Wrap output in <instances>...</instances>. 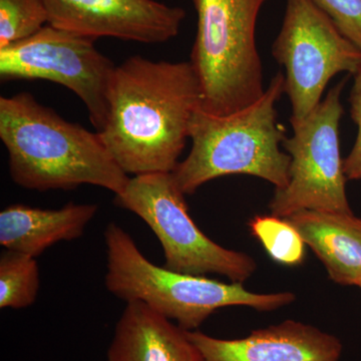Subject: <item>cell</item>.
<instances>
[{
	"label": "cell",
	"instance_id": "6da1fadb",
	"mask_svg": "<svg viewBox=\"0 0 361 361\" xmlns=\"http://www.w3.org/2000/svg\"><path fill=\"white\" fill-rule=\"evenodd\" d=\"M201 106L200 82L190 61L130 56L114 71L99 134L126 174L173 173Z\"/></svg>",
	"mask_w": 361,
	"mask_h": 361
},
{
	"label": "cell",
	"instance_id": "7a4b0ae2",
	"mask_svg": "<svg viewBox=\"0 0 361 361\" xmlns=\"http://www.w3.org/2000/svg\"><path fill=\"white\" fill-rule=\"evenodd\" d=\"M0 139L18 186L45 192L82 185L122 193L130 178L114 160L99 133L68 122L32 94L0 97Z\"/></svg>",
	"mask_w": 361,
	"mask_h": 361
},
{
	"label": "cell",
	"instance_id": "3957f363",
	"mask_svg": "<svg viewBox=\"0 0 361 361\" xmlns=\"http://www.w3.org/2000/svg\"><path fill=\"white\" fill-rule=\"evenodd\" d=\"M284 73L278 71L263 96L231 115L215 116L199 109L190 126L192 149L173 175L185 195L210 180L249 175L283 189L290 179V156L280 149L283 127L276 104L284 94Z\"/></svg>",
	"mask_w": 361,
	"mask_h": 361
},
{
	"label": "cell",
	"instance_id": "277c9868",
	"mask_svg": "<svg viewBox=\"0 0 361 361\" xmlns=\"http://www.w3.org/2000/svg\"><path fill=\"white\" fill-rule=\"evenodd\" d=\"M106 289L116 298L142 302L174 320L185 331H194L216 310L247 306L273 311L294 302L292 292L261 294L243 283L218 281L206 276L183 274L152 263L121 226L110 223L104 230Z\"/></svg>",
	"mask_w": 361,
	"mask_h": 361
},
{
	"label": "cell",
	"instance_id": "5b68a950",
	"mask_svg": "<svg viewBox=\"0 0 361 361\" xmlns=\"http://www.w3.org/2000/svg\"><path fill=\"white\" fill-rule=\"evenodd\" d=\"M267 0H192L197 32L191 61L202 90L201 109L231 115L265 92L256 44L259 13Z\"/></svg>",
	"mask_w": 361,
	"mask_h": 361
},
{
	"label": "cell",
	"instance_id": "8992f818",
	"mask_svg": "<svg viewBox=\"0 0 361 361\" xmlns=\"http://www.w3.org/2000/svg\"><path fill=\"white\" fill-rule=\"evenodd\" d=\"M115 203L151 228L169 270L197 276L219 274L243 283L257 269L250 255L218 245L199 229L173 173L134 176L116 195Z\"/></svg>",
	"mask_w": 361,
	"mask_h": 361
},
{
	"label": "cell",
	"instance_id": "52a82bcc",
	"mask_svg": "<svg viewBox=\"0 0 361 361\" xmlns=\"http://www.w3.org/2000/svg\"><path fill=\"white\" fill-rule=\"evenodd\" d=\"M346 80L329 90L302 120L290 118L293 134L282 147L290 156V179L275 190L272 215L287 218L303 210L353 214L346 196L345 174L339 148V123L344 114L341 94Z\"/></svg>",
	"mask_w": 361,
	"mask_h": 361
},
{
	"label": "cell",
	"instance_id": "ba28073f",
	"mask_svg": "<svg viewBox=\"0 0 361 361\" xmlns=\"http://www.w3.org/2000/svg\"><path fill=\"white\" fill-rule=\"evenodd\" d=\"M272 54L284 66V94L294 120L315 110L332 78L341 73L355 75L361 68V49L312 0H286Z\"/></svg>",
	"mask_w": 361,
	"mask_h": 361
},
{
	"label": "cell",
	"instance_id": "9c48e42d",
	"mask_svg": "<svg viewBox=\"0 0 361 361\" xmlns=\"http://www.w3.org/2000/svg\"><path fill=\"white\" fill-rule=\"evenodd\" d=\"M94 39L45 25L39 32L0 49V78L42 80L73 90L87 106L97 133L108 116V94L116 66Z\"/></svg>",
	"mask_w": 361,
	"mask_h": 361
},
{
	"label": "cell",
	"instance_id": "30bf717a",
	"mask_svg": "<svg viewBox=\"0 0 361 361\" xmlns=\"http://www.w3.org/2000/svg\"><path fill=\"white\" fill-rule=\"evenodd\" d=\"M49 25L84 37L161 44L180 32L186 13L156 0H45Z\"/></svg>",
	"mask_w": 361,
	"mask_h": 361
},
{
	"label": "cell",
	"instance_id": "8fae6325",
	"mask_svg": "<svg viewBox=\"0 0 361 361\" xmlns=\"http://www.w3.org/2000/svg\"><path fill=\"white\" fill-rule=\"evenodd\" d=\"M204 361H339L341 341L312 325L285 320L238 339L188 331Z\"/></svg>",
	"mask_w": 361,
	"mask_h": 361
},
{
	"label": "cell",
	"instance_id": "7c38bea8",
	"mask_svg": "<svg viewBox=\"0 0 361 361\" xmlns=\"http://www.w3.org/2000/svg\"><path fill=\"white\" fill-rule=\"evenodd\" d=\"M106 361L204 360L188 331L134 301L127 303L116 322Z\"/></svg>",
	"mask_w": 361,
	"mask_h": 361
},
{
	"label": "cell",
	"instance_id": "4fadbf2b",
	"mask_svg": "<svg viewBox=\"0 0 361 361\" xmlns=\"http://www.w3.org/2000/svg\"><path fill=\"white\" fill-rule=\"evenodd\" d=\"M97 206L68 203L59 209L6 207L0 212V245L37 258L59 242L80 238Z\"/></svg>",
	"mask_w": 361,
	"mask_h": 361
},
{
	"label": "cell",
	"instance_id": "5bb4252c",
	"mask_svg": "<svg viewBox=\"0 0 361 361\" xmlns=\"http://www.w3.org/2000/svg\"><path fill=\"white\" fill-rule=\"evenodd\" d=\"M324 265L330 279L343 286L361 279V219L355 214L303 210L285 218Z\"/></svg>",
	"mask_w": 361,
	"mask_h": 361
},
{
	"label": "cell",
	"instance_id": "9a60e30c",
	"mask_svg": "<svg viewBox=\"0 0 361 361\" xmlns=\"http://www.w3.org/2000/svg\"><path fill=\"white\" fill-rule=\"evenodd\" d=\"M39 290L37 258L6 250L0 255V308L23 310L35 302Z\"/></svg>",
	"mask_w": 361,
	"mask_h": 361
},
{
	"label": "cell",
	"instance_id": "2e32d148",
	"mask_svg": "<svg viewBox=\"0 0 361 361\" xmlns=\"http://www.w3.org/2000/svg\"><path fill=\"white\" fill-rule=\"evenodd\" d=\"M248 225L251 234L260 241L273 261L291 267L302 264L307 245L296 228L285 218L272 214L255 216Z\"/></svg>",
	"mask_w": 361,
	"mask_h": 361
},
{
	"label": "cell",
	"instance_id": "e0dca14e",
	"mask_svg": "<svg viewBox=\"0 0 361 361\" xmlns=\"http://www.w3.org/2000/svg\"><path fill=\"white\" fill-rule=\"evenodd\" d=\"M47 23L45 0H0V49L35 35Z\"/></svg>",
	"mask_w": 361,
	"mask_h": 361
},
{
	"label": "cell",
	"instance_id": "ac0fdd59",
	"mask_svg": "<svg viewBox=\"0 0 361 361\" xmlns=\"http://www.w3.org/2000/svg\"><path fill=\"white\" fill-rule=\"evenodd\" d=\"M339 32L361 49V0H312Z\"/></svg>",
	"mask_w": 361,
	"mask_h": 361
},
{
	"label": "cell",
	"instance_id": "d6986e66",
	"mask_svg": "<svg viewBox=\"0 0 361 361\" xmlns=\"http://www.w3.org/2000/svg\"><path fill=\"white\" fill-rule=\"evenodd\" d=\"M348 101L351 118L357 126V135L353 149L343 160V170L346 179L361 180V68L355 75Z\"/></svg>",
	"mask_w": 361,
	"mask_h": 361
},
{
	"label": "cell",
	"instance_id": "ffe728a7",
	"mask_svg": "<svg viewBox=\"0 0 361 361\" xmlns=\"http://www.w3.org/2000/svg\"><path fill=\"white\" fill-rule=\"evenodd\" d=\"M356 286L360 287V288L361 289V279L360 280V281H358V283L357 285H356Z\"/></svg>",
	"mask_w": 361,
	"mask_h": 361
}]
</instances>
